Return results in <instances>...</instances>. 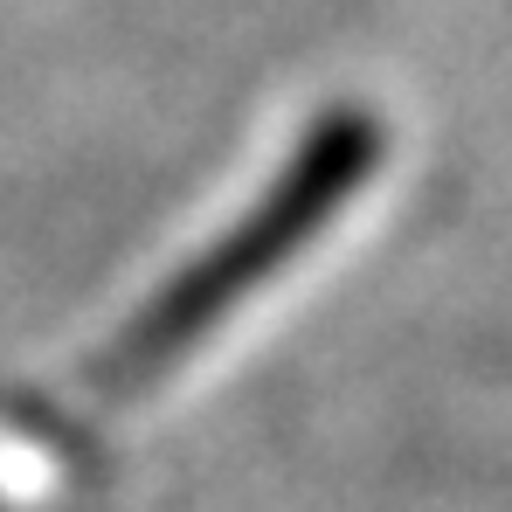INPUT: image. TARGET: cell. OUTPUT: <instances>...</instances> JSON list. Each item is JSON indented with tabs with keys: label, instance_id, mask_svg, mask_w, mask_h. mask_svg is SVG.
<instances>
[{
	"label": "cell",
	"instance_id": "1",
	"mask_svg": "<svg viewBox=\"0 0 512 512\" xmlns=\"http://www.w3.org/2000/svg\"><path fill=\"white\" fill-rule=\"evenodd\" d=\"M367 167H374V125L353 118V111L326 118V125L312 132V146L284 167V180L263 194V208H256L250 222H243L236 236H222V243L139 319V333L125 346V374L160 367L180 346H194V333H208L250 284L270 277V263H284L305 236H319V222L367 180Z\"/></svg>",
	"mask_w": 512,
	"mask_h": 512
}]
</instances>
